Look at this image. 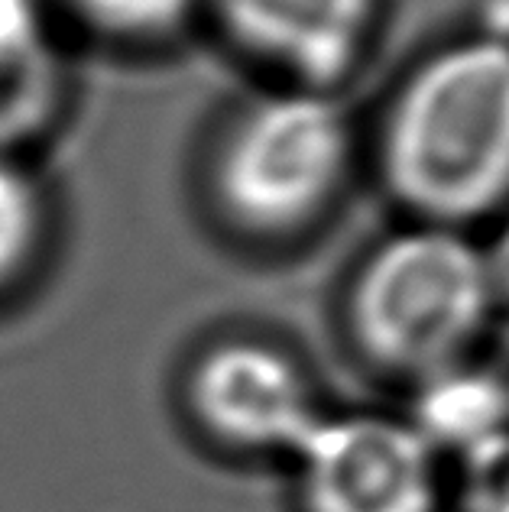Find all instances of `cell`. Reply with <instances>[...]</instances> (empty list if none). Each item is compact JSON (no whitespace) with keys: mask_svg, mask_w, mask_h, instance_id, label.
Segmentation results:
<instances>
[{"mask_svg":"<svg viewBox=\"0 0 509 512\" xmlns=\"http://www.w3.org/2000/svg\"><path fill=\"white\" fill-rule=\"evenodd\" d=\"M380 175L412 221L464 227L509 201V43L467 36L409 72L380 127Z\"/></svg>","mask_w":509,"mask_h":512,"instance_id":"6da1fadb","label":"cell"},{"mask_svg":"<svg viewBox=\"0 0 509 512\" xmlns=\"http://www.w3.org/2000/svg\"><path fill=\"white\" fill-rule=\"evenodd\" d=\"M497 312L480 244L432 221L380 240L347 295L357 350L409 383L474 357Z\"/></svg>","mask_w":509,"mask_h":512,"instance_id":"7a4b0ae2","label":"cell"},{"mask_svg":"<svg viewBox=\"0 0 509 512\" xmlns=\"http://www.w3.org/2000/svg\"><path fill=\"white\" fill-rule=\"evenodd\" d=\"M351 120L331 91L292 85L257 98L214 156L221 214L253 237H289L318 221L351 166Z\"/></svg>","mask_w":509,"mask_h":512,"instance_id":"3957f363","label":"cell"},{"mask_svg":"<svg viewBox=\"0 0 509 512\" xmlns=\"http://www.w3.org/2000/svg\"><path fill=\"white\" fill-rule=\"evenodd\" d=\"M305 512H438L441 457L403 415H328L289 457Z\"/></svg>","mask_w":509,"mask_h":512,"instance_id":"277c9868","label":"cell"},{"mask_svg":"<svg viewBox=\"0 0 509 512\" xmlns=\"http://www.w3.org/2000/svg\"><path fill=\"white\" fill-rule=\"evenodd\" d=\"M189 409L227 448L286 457L321 419L299 363L257 338L221 341L192 363Z\"/></svg>","mask_w":509,"mask_h":512,"instance_id":"5b68a950","label":"cell"},{"mask_svg":"<svg viewBox=\"0 0 509 512\" xmlns=\"http://www.w3.org/2000/svg\"><path fill=\"white\" fill-rule=\"evenodd\" d=\"M234 43L302 88L331 91L354 72L380 0H211Z\"/></svg>","mask_w":509,"mask_h":512,"instance_id":"8992f818","label":"cell"},{"mask_svg":"<svg viewBox=\"0 0 509 512\" xmlns=\"http://www.w3.org/2000/svg\"><path fill=\"white\" fill-rule=\"evenodd\" d=\"M403 419L438 457H458L509 428V376L474 357L425 373L412 383Z\"/></svg>","mask_w":509,"mask_h":512,"instance_id":"52a82bcc","label":"cell"},{"mask_svg":"<svg viewBox=\"0 0 509 512\" xmlns=\"http://www.w3.org/2000/svg\"><path fill=\"white\" fill-rule=\"evenodd\" d=\"M62 62L39 0H0V153L36 137L59 111Z\"/></svg>","mask_w":509,"mask_h":512,"instance_id":"ba28073f","label":"cell"},{"mask_svg":"<svg viewBox=\"0 0 509 512\" xmlns=\"http://www.w3.org/2000/svg\"><path fill=\"white\" fill-rule=\"evenodd\" d=\"M49 205L33 172L0 153V292L30 273L46 244Z\"/></svg>","mask_w":509,"mask_h":512,"instance_id":"9c48e42d","label":"cell"},{"mask_svg":"<svg viewBox=\"0 0 509 512\" xmlns=\"http://www.w3.org/2000/svg\"><path fill=\"white\" fill-rule=\"evenodd\" d=\"M91 33L117 43H159L189 23L198 0H59Z\"/></svg>","mask_w":509,"mask_h":512,"instance_id":"30bf717a","label":"cell"},{"mask_svg":"<svg viewBox=\"0 0 509 512\" xmlns=\"http://www.w3.org/2000/svg\"><path fill=\"white\" fill-rule=\"evenodd\" d=\"M451 500L458 512H509V428L454 457Z\"/></svg>","mask_w":509,"mask_h":512,"instance_id":"8fae6325","label":"cell"},{"mask_svg":"<svg viewBox=\"0 0 509 512\" xmlns=\"http://www.w3.org/2000/svg\"><path fill=\"white\" fill-rule=\"evenodd\" d=\"M480 253H484V266H487V279L493 289V299H497V308L509 312V214L497 224V231L480 244Z\"/></svg>","mask_w":509,"mask_h":512,"instance_id":"7c38bea8","label":"cell"}]
</instances>
